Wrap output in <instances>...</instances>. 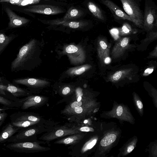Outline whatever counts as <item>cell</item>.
I'll use <instances>...</instances> for the list:
<instances>
[{
	"label": "cell",
	"mask_w": 157,
	"mask_h": 157,
	"mask_svg": "<svg viewBox=\"0 0 157 157\" xmlns=\"http://www.w3.org/2000/svg\"><path fill=\"white\" fill-rule=\"evenodd\" d=\"M14 38V36L13 35L7 36L3 33L0 32V54Z\"/></svg>",
	"instance_id": "15"
},
{
	"label": "cell",
	"mask_w": 157,
	"mask_h": 157,
	"mask_svg": "<svg viewBox=\"0 0 157 157\" xmlns=\"http://www.w3.org/2000/svg\"><path fill=\"white\" fill-rule=\"evenodd\" d=\"M0 104L7 106L12 105V103L9 100L0 96Z\"/></svg>",
	"instance_id": "25"
},
{
	"label": "cell",
	"mask_w": 157,
	"mask_h": 157,
	"mask_svg": "<svg viewBox=\"0 0 157 157\" xmlns=\"http://www.w3.org/2000/svg\"><path fill=\"white\" fill-rule=\"evenodd\" d=\"M13 82L28 86L36 87L47 84L48 82L45 81L34 78H25L14 79Z\"/></svg>",
	"instance_id": "8"
},
{
	"label": "cell",
	"mask_w": 157,
	"mask_h": 157,
	"mask_svg": "<svg viewBox=\"0 0 157 157\" xmlns=\"http://www.w3.org/2000/svg\"><path fill=\"white\" fill-rule=\"evenodd\" d=\"M89 67L88 65H85L79 67L75 68L71 70L70 73L72 75H80L88 69Z\"/></svg>",
	"instance_id": "19"
},
{
	"label": "cell",
	"mask_w": 157,
	"mask_h": 157,
	"mask_svg": "<svg viewBox=\"0 0 157 157\" xmlns=\"http://www.w3.org/2000/svg\"><path fill=\"white\" fill-rule=\"evenodd\" d=\"M24 10L26 12L45 15H56L63 12L59 7L48 5H32Z\"/></svg>",
	"instance_id": "4"
},
{
	"label": "cell",
	"mask_w": 157,
	"mask_h": 157,
	"mask_svg": "<svg viewBox=\"0 0 157 157\" xmlns=\"http://www.w3.org/2000/svg\"><path fill=\"white\" fill-rule=\"evenodd\" d=\"M81 138V135H75L59 141L58 143L66 144H71L76 142Z\"/></svg>",
	"instance_id": "18"
},
{
	"label": "cell",
	"mask_w": 157,
	"mask_h": 157,
	"mask_svg": "<svg viewBox=\"0 0 157 157\" xmlns=\"http://www.w3.org/2000/svg\"><path fill=\"white\" fill-rule=\"evenodd\" d=\"M100 45L102 49L105 50L107 48L106 43L103 40H101L99 42Z\"/></svg>",
	"instance_id": "33"
},
{
	"label": "cell",
	"mask_w": 157,
	"mask_h": 157,
	"mask_svg": "<svg viewBox=\"0 0 157 157\" xmlns=\"http://www.w3.org/2000/svg\"><path fill=\"white\" fill-rule=\"evenodd\" d=\"M84 14L83 11L75 7L70 8L62 20L64 21H72L81 17Z\"/></svg>",
	"instance_id": "13"
},
{
	"label": "cell",
	"mask_w": 157,
	"mask_h": 157,
	"mask_svg": "<svg viewBox=\"0 0 157 157\" xmlns=\"http://www.w3.org/2000/svg\"><path fill=\"white\" fill-rule=\"evenodd\" d=\"M79 130L83 132H93L94 129L92 128L87 126H84L81 127Z\"/></svg>",
	"instance_id": "30"
},
{
	"label": "cell",
	"mask_w": 157,
	"mask_h": 157,
	"mask_svg": "<svg viewBox=\"0 0 157 157\" xmlns=\"http://www.w3.org/2000/svg\"><path fill=\"white\" fill-rule=\"evenodd\" d=\"M23 0H0V3L7 2L14 5H17Z\"/></svg>",
	"instance_id": "27"
},
{
	"label": "cell",
	"mask_w": 157,
	"mask_h": 157,
	"mask_svg": "<svg viewBox=\"0 0 157 157\" xmlns=\"http://www.w3.org/2000/svg\"><path fill=\"white\" fill-rule=\"evenodd\" d=\"M35 43V41L33 40L21 48L17 57L11 63L12 71H18L27 68L28 64L32 59Z\"/></svg>",
	"instance_id": "1"
},
{
	"label": "cell",
	"mask_w": 157,
	"mask_h": 157,
	"mask_svg": "<svg viewBox=\"0 0 157 157\" xmlns=\"http://www.w3.org/2000/svg\"><path fill=\"white\" fill-rule=\"evenodd\" d=\"M75 133V131H71L70 130L59 129L56 131L53 134L51 138H55V137H59L66 135L67 134H72Z\"/></svg>",
	"instance_id": "20"
},
{
	"label": "cell",
	"mask_w": 157,
	"mask_h": 157,
	"mask_svg": "<svg viewBox=\"0 0 157 157\" xmlns=\"http://www.w3.org/2000/svg\"><path fill=\"white\" fill-rule=\"evenodd\" d=\"M74 111L77 113H81L83 111V109L81 106H78L74 109Z\"/></svg>",
	"instance_id": "35"
},
{
	"label": "cell",
	"mask_w": 157,
	"mask_h": 157,
	"mask_svg": "<svg viewBox=\"0 0 157 157\" xmlns=\"http://www.w3.org/2000/svg\"><path fill=\"white\" fill-rule=\"evenodd\" d=\"M153 69H152L148 68L145 70L144 71L145 73H147L148 74H149L152 72Z\"/></svg>",
	"instance_id": "39"
},
{
	"label": "cell",
	"mask_w": 157,
	"mask_h": 157,
	"mask_svg": "<svg viewBox=\"0 0 157 157\" xmlns=\"http://www.w3.org/2000/svg\"><path fill=\"white\" fill-rule=\"evenodd\" d=\"M123 107L121 106L120 105L118 106L117 109V115L120 116H121L123 112Z\"/></svg>",
	"instance_id": "32"
},
{
	"label": "cell",
	"mask_w": 157,
	"mask_h": 157,
	"mask_svg": "<svg viewBox=\"0 0 157 157\" xmlns=\"http://www.w3.org/2000/svg\"><path fill=\"white\" fill-rule=\"evenodd\" d=\"M111 34L114 36V37L115 38H117V36L119 32L118 30H117L114 29L111 31Z\"/></svg>",
	"instance_id": "36"
},
{
	"label": "cell",
	"mask_w": 157,
	"mask_h": 157,
	"mask_svg": "<svg viewBox=\"0 0 157 157\" xmlns=\"http://www.w3.org/2000/svg\"><path fill=\"white\" fill-rule=\"evenodd\" d=\"M36 122L26 120L14 121L11 124L14 126L19 128H26L35 124Z\"/></svg>",
	"instance_id": "16"
},
{
	"label": "cell",
	"mask_w": 157,
	"mask_h": 157,
	"mask_svg": "<svg viewBox=\"0 0 157 157\" xmlns=\"http://www.w3.org/2000/svg\"><path fill=\"white\" fill-rule=\"evenodd\" d=\"M70 91V89L68 87H64L62 91V93L63 94L65 95L67 94Z\"/></svg>",
	"instance_id": "34"
},
{
	"label": "cell",
	"mask_w": 157,
	"mask_h": 157,
	"mask_svg": "<svg viewBox=\"0 0 157 157\" xmlns=\"http://www.w3.org/2000/svg\"><path fill=\"white\" fill-rule=\"evenodd\" d=\"M8 92L15 97H19L25 95V91L23 89L13 85H5L0 83V94L5 95V92Z\"/></svg>",
	"instance_id": "9"
},
{
	"label": "cell",
	"mask_w": 157,
	"mask_h": 157,
	"mask_svg": "<svg viewBox=\"0 0 157 157\" xmlns=\"http://www.w3.org/2000/svg\"><path fill=\"white\" fill-rule=\"evenodd\" d=\"M20 128L14 126L11 123L7 124L0 134V143L9 139L18 132Z\"/></svg>",
	"instance_id": "12"
},
{
	"label": "cell",
	"mask_w": 157,
	"mask_h": 157,
	"mask_svg": "<svg viewBox=\"0 0 157 157\" xmlns=\"http://www.w3.org/2000/svg\"><path fill=\"white\" fill-rule=\"evenodd\" d=\"M20 120H26L33 122H37L39 120V119L33 115H21L17 117L15 121Z\"/></svg>",
	"instance_id": "21"
},
{
	"label": "cell",
	"mask_w": 157,
	"mask_h": 157,
	"mask_svg": "<svg viewBox=\"0 0 157 157\" xmlns=\"http://www.w3.org/2000/svg\"><path fill=\"white\" fill-rule=\"evenodd\" d=\"M7 116V114L6 113H0V127L4 121Z\"/></svg>",
	"instance_id": "28"
},
{
	"label": "cell",
	"mask_w": 157,
	"mask_h": 157,
	"mask_svg": "<svg viewBox=\"0 0 157 157\" xmlns=\"http://www.w3.org/2000/svg\"><path fill=\"white\" fill-rule=\"evenodd\" d=\"M43 0H23L17 5L19 6H24L31 5L39 3L40 1ZM48 1L49 0H44Z\"/></svg>",
	"instance_id": "22"
},
{
	"label": "cell",
	"mask_w": 157,
	"mask_h": 157,
	"mask_svg": "<svg viewBox=\"0 0 157 157\" xmlns=\"http://www.w3.org/2000/svg\"><path fill=\"white\" fill-rule=\"evenodd\" d=\"M78 50V48L75 46L70 45L68 46L66 48V52L68 54L74 53Z\"/></svg>",
	"instance_id": "24"
},
{
	"label": "cell",
	"mask_w": 157,
	"mask_h": 157,
	"mask_svg": "<svg viewBox=\"0 0 157 157\" xmlns=\"http://www.w3.org/2000/svg\"><path fill=\"white\" fill-rule=\"evenodd\" d=\"M116 136L115 134H110L104 138L101 141V146L105 147L109 145L113 142L116 139Z\"/></svg>",
	"instance_id": "17"
},
{
	"label": "cell",
	"mask_w": 157,
	"mask_h": 157,
	"mask_svg": "<svg viewBox=\"0 0 157 157\" xmlns=\"http://www.w3.org/2000/svg\"><path fill=\"white\" fill-rule=\"evenodd\" d=\"M42 98L39 96L29 97L23 100L21 108L23 109H26L37 105L42 101Z\"/></svg>",
	"instance_id": "14"
},
{
	"label": "cell",
	"mask_w": 157,
	"mask_h": 157,
	"mask_svg": "<svg viewBox=\"0 0 157 157\" xmlns=\"http://www.w3.org/2000/svg\"><path fill=\"white\" fill-rule=\"evenodd\" d=\"M10 149L17 152H25L35 150H41L44 148L36 142H20L12 143L6 146Z\"/></svg>",
	"instance_id": "6"
},
{
	"label": "cell",
	"mask_w": 157,
	"mask_h": 157,
	"mask_svg": "<svg viewBox=\"0 0 157 157\" xmlns=\"http://www.w3.org/2000/svg\"><path fill=\"white\" fill-rule=\"evenodd\" d=\"M87 6L90 11L94 17L101 21H106V16L100 6L93 2L90 1L88 2Z\"/></svg>",
	"instance_id": "10"
},
{
	"label": "cell",
	"mask_w": 157,
	"mask_h": 157,
	"mask_svg": "<svg viewBox=\"0 0 157 157\" xmlns=\"http://www.w3.org/2000/svg\"><path fill=\"white\" fill-rule=\"evenodd\" d=\"M132 29L130 25L127 23H124L120 29V31L122 34H127L131 32Z\"/></svg>",
	"instance_id": "23"
},
{
	"label": "cell",
	"mask_w": 157,
	"mask_h": 157,
	"mask_svg": "<svg viewBox=\"0 0 157 157\" xmlns=\"http://www.w3.org/2000/svg\"><path fill=\"white\" fill-rule=\"evenodd\" d=\"M2 81V79L1 77H0V82H1Z\"/></svg>",
	"instance_id": "42"
},
{
	"label": "cell",
	"mask_w": 157,
	"mask_h": 157,
	"mask_svg": "<svg viewBox=\"0 0 157 157\" xmlns=\"http://www.w3.org/2000/svg\"><path fill=\"white\" fill-rule=\"evenodd\" d=\"M97 142V140L94 139L91 142L89 143L86 146L87 149H90L92 148L95 145Z\"/></svg>",
	"instance_id": "31"
},
{
	"label": "cell",
	"mask_w": 157,
	"mask_h": 157,
	"mask_svg": "<svg viewBox=\"0 0 157 157\" xmlns=\"http://www.w3.org/2000/svg\"><path fill=\"white\" fill-rule=\"evenodd\" d=\"M123 71H118L116 72L113 75L112 78L114 81H117L122 77L123 74Z\"/></svg>",
	"instance_id": "26"
},
{
	"label": "cell",
	"mask_w": 157,
	"mask_h": 157,
	"mask_svg": "<svg viewBox=\"0 0 157 157\" xmlns=\"http://www.w3.org/2000/svg\"><path fill=\"white\" fill-rule=\"evenodd\" d=\"M82 104V101H78L73 102L71 105V106L72 109H74L78 106H81Z\"/></svg>",
	"instance_id": "29"
},
{
	"label": "cell",
	"mask_w": 157,
	"mask_h": 157,
	"mask_svg": "<svg viewBox=\"0 0 157 157\" xmlns=\"http://www.w3.org/2000/svg\"><path fill=\"white\" fill-rule=\"evenodd\" d=\"M99 2L109 10L115 19L127 20L134 24L130 17L111 0H99Z\"/></svg>",
	"instance_id": "5"
},
{
	"label": "cell",
	"mask_w": 157,
	"mask_h": 157,
	"mask_svg": "<svg viewBox=\"0 0 157 157\" xmlns=\"http://www.w3.org/2000/svg\"><path fill=\"white\" fill-rule=\"evenodd\" d=\"M111 59L109 57H107L105 58L104 62L106 64H108L111 62Z\"/></svg>",
	"instance_id": "40"
},
{
	"label": "cell",
	"mask_w": 157,
	"mask_h": 157,
	"mask_svg": "<svg viewBox=\"0 0 157 157\" xmlns=\"http://www.w3.org/2000/svg\"><path fill=\"white\" fill-rule=\"evenodd\" d=\"M2 109L0 108V113H1L2 112V111H3V110H5L6 109Z\"/></svg>",
	"instance_id": "41"
},
{
	"label": "cell",
	"mask_w": 157,
	"mask_h": 157,
	"mask_svg": "<svg viewBox=\"0 0 157 157\" xmlns=\"http://www.w3.org/2000/svg\"><path fill=\"white\" fill-rule=\"evenodd\" d=\"M157 6L152 0H145L143 12V28L149 31L157 25Z\"/></svg>",
	"instance_id": "3"
},
{
	"label": "cell",
	"mask_w": 157,
	"mask_h": 157,
	"mask_svg": "<svg viewBox=\"0 0 157 157\" xmlns=\"http://www.w3.org/2000/svg\"><path fill=\"white\" fill-rule=\"evenodd\" d=\"M134 147L132 145L129 146L127 148V151L128 153L131 152L134 149Z\"/></svg>",
	"instance_id": "38"
},
{
	"label": "cell",
	"mask_w": 157,
	"mask_h": 157,
	"mask_svg": "<svg viewBox=\"0 0 157 157\" xmlns=\"http://www.w3.org/2000/svg\"><path fill=\"white\" fill-rule=\"evenodd\" d=\"M137 105L140 109H142L143 107V105L141 101L138 100L136 102Z\"/></svg>",
	"instance_id": "37"
},
{
	"label": "cell",
	"mask_w": 157,
	"mask_h": 157,
	"mask_svg": "<svg viewBox=\"0 0 157 157\" xmlns=\"http://www.w3.org/2000/svg\"><path fill=\"white\" fill-rule=\"evenodd\" d=\"M51 23L53 24L62 25L72 28H78L86 25L88 23L82 21H64L62 19H56L51 20Z\"/></svg>",
	"instance_id": "11"
},
{
	"label": "cell",
	"mask_w": 157,
	"mask_h": 157,
	"mask_svg": "<svg viewBox=\"0 0 157 157\" xmlns=\"http://www.w3.org/2000/svg\"><path fill=\"white\" fill-rule=\"evenodd\" d=\"M125 12L133 21L134 25L143 28V12L141 8V0H119Z\"/></svg>",
	"instance_id": "2"
},
{
	"label": "cell",
	"mask_w": 157,
	"mask_h": 157,
	"mask_svg": "<svg viewBox=\"0 0 157 157\" xmlns=\"http://www.w3.org/2000/svg\"><path fill=\"white\" fill-rule=\"evenodd\" d=\"M6 12L9 18V27L12 28L21 26L29 21L28 19L18 16L8 8H6Z\"/></svg>",
	"instance_id": "7"
}]
</instances>
